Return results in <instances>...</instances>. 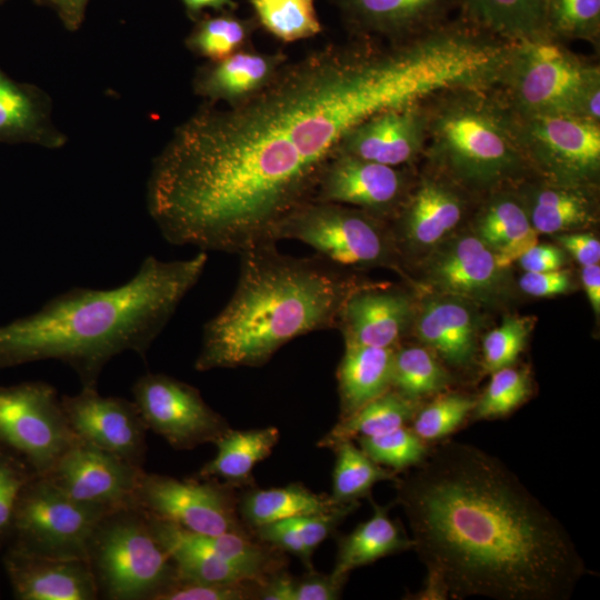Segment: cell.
Segmentation results:
<instances>
[{
  "mask_svg": "<svg viewBox=\"0 0 600 600\" xmlns=\"http://www.w3.org/2000/svg\"><path fill=\"white\" fill-rule=\"evenodd\" d=\"M162 546L173 559L178 579L180 580L202 583H224L247 579L258 580L246 569L216 556L179 544L169 543Z\"/></svg>",
  "mask_w": 600,
  "mask_h": 600,
  "instance_id": "cell-43",
  "label": "cell"
},
{
  "mask_svg": "<svg viewBox=\"0 0 600 600\" xmlns=\"http://www.w3.org/2000/svg\"><path fill=\"white\" fill-rule=\"evenodd\" d=\"M471 301L436 293L417 307L412 330L431 351L454 368H468L477 352L478 313Z\"/></svg>",
  "mask_w": 600,
  "mask_h": 600,
  "instance_id": "cell-23",
  "label": "cell"
},
{
  "mask_svg": "<svg viewBox=\"0 0 600 600\" xmlns=\"http://www.w3.org/2000/svg\"><path fill=\"white\" fill-rule=\"evenodd\" d=\"M208 261L144 258L137 273L112 289L72 288L40 310L0 327V367L59 360L82 388H97L104 366L126 351L146 358Z\"/></svg>",
  "mask_w": 600,
  "mask_h": 600,
  "instance_id": "cell-3",
  "label": "cell"
},
{
  "mask_svg": "<svg viewBox=\"0 0 600 600\" xmlns=\"http://www.w3.org/2000/svg\"><path fill=\"white\" fill-rule=\"evenodd\" d=\"M359 506V501L338 504L326 512L296 517L286 521L297 530L307 550L312 554L316 548L329 538Z\"/></svg>",
  "mask_w": 600,
  "mask_h": 600,
  "instance_id": "cell-47",
  "label": "cell"
},
{
  "mask_svg": "<svg viewBox=\"0 0 600 600\" xmlns=\"http://www.w3.org/2000/svg\"><path fill=\"white\" fill-rule=\"evenodd\" d=\"M111 510L77 501L36 474L19 497L10 547L53 558L87 559L91 533Z\"/></svg>",
  "mask_w": 600,
  "mask_h": 600,
  "instance_id": "cell-9",
  "label": "cell"
},
{
  "mask_svg": "<svg viewBox=\"0 0 600 600\" xmlns=\"http://www.w3.org/2000/svg\"><path fill=\"white\" fill-rule=\"evenodd\" d=\"M259 28L283 43L322 32L314 0H248Z\"/></svg>",
  "mask_w": 600,
  "mask_h": 600,
  "instance_id": "cell-38",
  "label": "cell"
},
{
  "mask_svg": "<svg viewBox=\"0 0 600 600\" xmlns=\"http://www.w3.org/2000/svg\"><path fill=\"white\" fill-rule=\"evenodd\" d=\"M508 269L471 232L446 238L428 252L422 273L436 293L491 303L507 294Z\"/></svg>",
  "mask_w": 600,
  "mask_h": 600,
  "instance_id": "cell-16",
  "label": "cell"
},
{
  "mask_svg": "<svg viewBox=\"0 0 600 600\" xmlns=\"http://www.w3.org/2000/svg\"><path fill=\"white\" fill-rule=\"evenodd\" d=\"M393 480L427 572L449 598L568 600L588 569L561 522L498 458L444 441Z\"/></svg>",
  "mask_w": 600,
  "mask_h": 600,
  "instance_id": "cell-2",
  "label": "cell"
},
{
  "mask_svg": "<svg viewBox=\"0 0 600 600\" xmlns=\"http://www.w3.org/2000/svg\"><path fill=\"white\" fill-rule=\"evenodd\" d=\"M519 287L530 296L550 297L568 292L572 287V279L569 271L561 269L526 272L519 279Z\"/></svg>",
  "mask_w": 600,
  "mask_h": 600,
  "instance_id": "cell-50",
  "label": "cell"
},
{
  "mask_svg": "<svg viewBox=\"0 0 600 600\" xmlns=\"http://www.w3.org/2000/svg\"><path fill=\"white\" fill-rule=\"evenodd\" d=\"M260 541L280 551L289 552L299 558L307 569H313L311 553L307 550L297 530L286 520L266 523L251 530Z\"/></svg>",
  "mask_w": 600,
  "mask_h": 600,
  "instance_id": "cell-49",
  "label": "cell"
},
{
  "mask_svg": "<svg viewBox=\"0 0 600 600\" xmlns=\"http://www.w3.org/2000/svg\"><path fill=\"white\" fill-rule=\"evenodd\" d=\"M87 560L103 599L156 600L178 579L173 559L138 506L113 509L99 520Z\"/></svg>",
  "mask_w": 600,
  "mask_h": 600,
  "instance_id": "cell-7",
  "label": "cell"
},
{
  "mask_svg": "<svg viewBox=\"0 0 600 600\" xmlns=\"http://www.w3.org/2000/svg\"><path fill=\"white\" fill-rule=\"evenodd\" d=\"M287 239L303 242L317 254L353 271L400 266L390 222L346 204L309 201L300 206L270 234L276 242Z\"/></svg>",
  "mask_w": 600,
  "mask_h": 600,
  "instance_id": "cell-8",
  "label": "cell"
},
{
  "mask_svg": "<svg viewBox=\"0 0 600 600\" xmlns=\"http://www.w3.org/2000/svg\"><path fill=\"white\" fill-rule=\"evenodd\" d=\"M373 513L352 532L341 536L337 543L336 563L331 574L348 578L350 571L383 557L413 549L398 520L388 514V507L372 501Z\"/></svg>",
  "mask_w": 600,
  "mask_h": 600,
  "instance_id": "cell-30",
  "label": "cell"
},
{
  "mask_svg": "<svg viewBox=\"0 0 600 600\" xmlns=\"http://www.w3.org/2000/svg\"><path fill=\"white\" fill-rule=\"evenodd\" d=\"M426 166L480 198L532 174L511 116L493 88H459L423 101Z\"/></svg>",
  "mask_w": 600,
  "mask_h": 600,
  "instance_id": "cell-5",
  "label": "cell"
},
{
  "mask_svg": "<svg viewBox=\"0 0 600 600\" xmlns=\"http://www.w3.org/2000/svg\"><path fill=\"white\" fill-rule=\"evenodd\" d=\"M532 323L528 318L508 316L502 323L491 330L483 339V367L487 372H494L512 366L531 332Z\"/></svg>",
  "mask_w": 600,
  "mask_h": 600,
  "instance_id": "cell-44",
  "label": "cell"
},
{
  "mask_svg": "<svg viewBox=\"0 0 600 600\" xmlns=\"http://www.w3.org/2000/svg\"><path fill=\"white\" fill-rule=\"evenodd\" d=\"M133 402L148 429L177 450L214 443L228 422L193 386L162 373H147L132 386Z\"/></svg>",
  "mask_w": 600,
  "mask_h": 600,
  "instance_id": "cell-13",
  "label": "cell"
},
{
  "mask_svg": "<svg viewBox=\"0 0 600 600\" xmlns=\"http://www.w3.org/2000/svg\"><path fill=\"white\" fill-rule=\"evenodd\" d=\"M512 188L538 233L573 232L597 221L598 187L560 184L531 174Z\"/></svg>",
  "mask_w": 600,
  "mask_h": 600,
  "instance_id": "cell-25",
  "label": "cell"
},
{
  "mask_svg": "<svg viewBox=\"0 0 600 600\" xmlns=\"http://www.w3.org/2000/svg\"><path fill=\"white\" fill-rule=\"evenodd\" d=\"M0 544H1V542H0Z\"/></svg>",
  "mask_w": 600,
  "mask_h": 600,
  "instance_id": "cell-58",
  "label": "cell"
},
{
  "mask_svg": "<svg viewBox=\"0 0 600 600\" xmlns=\"http://www.w3.org/2000/svg\"><path fill=\"white\" fill-rule=\"evenodd\" d=\"M351 38L400 42L450 20L458 0H330Z\"/></svg>",
  "mask_w": 600,
  "mask_h": 600,
  "instance_id": "cell-21",
  "label": "cell"
},
{
  "mask_svg": "<svg viewBox=\"0 0 600 600\" xmlns=\"http://www.w3.org/2000/svg\"><path fill=\"white\" fill-rule=\"evenodd\" d=\"M398 101L376 41L351 38L287 62L251 98L203 102L153 159L147 209L174 246L238 254L312 200L342 138Z\"/></svg>",
  "mask_w": 600,
  "mask_h": 600,
  "instance_id": "cell-1",
  "label": "cell"
},
{
  "mask_svg": "<svg viewBox=\"0 0 600 600\" xmlns=\"http://www.w3.org/2000/svg\"><path fill=\"white\" fill-rule=\"evenodd\" d=\"M493 90L517 114L600 123L599 64L551 37L512 42Z\"/></svg>",
  "mask_w": 600,
  "mask_h": 600,
  "instance_id": "cell-6",
  "label": "cell"
},
{
  "mask_svg": "<svg viewBox=\"0 0 600 600\" xmlns=\"http://www.w3.org/2000/svg\"><path fill=\"white\" fill-rule=\"evenodd\" d=\"M238 256L236 289L203 326L197 371L261 367L289 341L337 328L344 301L366 282L317 253H281L274 241L258 242Z\"/></svg>",
  "mask_w": 600,
  "mask_h": 600,
  "instance_id": "cell-4",
  "label": "cell"
},
{
  "mask_svg": "<svg viewBox=\"0 0 600 600\" xmlns=\"http://www.w3.org/2000/svg\"><path fill=\"white\" fill-rule=\"evenodd\" d=\"M426 167L416 176L404 202L390 222L401 259L429 252L451 236L464 218L470 200L476 198Z\"/></svg>",
  "mask_w": 600,
  "mask_h": 600,
  "instance_id": "cell-14",
  "label": "cell"
},
{
  "mask_svg": "<svg viewBox=\"0 0 600 600\" xmlns=\"http://www.w3.org/2000/svg\"><path fill=\"white\" fill-rule=\"evenodd\" d=\"M356 440L370 459L397 472L418 464L429 451L427 443L409 426Z\"/></svg>",
  "mask_w": 600,
  "mask_h": 600,
  "instance_id": "cell-42",
  "label": "cell"
},
{
  "mask_svg": "<svg viewBox=\"0 0 600 600\" xmlns=\"http://www.w3.org/2000/svg\"><path fill=\"white\" fill-rule=\"evenodd\" d=\"M279 437V430L274 427L251 430L230 428L214 442L217 454L200 469L198 478L222 480L236 489L254 487L252 470L271 454Z\"/></svg>",
  "mask_w": 600,
  "mask_h": 600,
  "instance_id": "cell-31",
  "label": "cell"
},
{
  "mask_svg": "<svg viewBox=\"0 0 600 600\" xmlns=\"http://www.w3.org/2000/svg\"><path fill=\"white\" fill-rule=\"evenodd\" d=\"M258 28L253 17L241 18L234 11L204 13L193 21L183 43L192 54L218 61L249 48Z\"/></svg>",
  "mask_w": 600,
  "mask_h": 600,
  "instance_id": "cell-35",
  "label": "cell"
},
{
  "mask_svg": "<svg viewBox=\"0 0 600 600\" xmlns=\"http://www.w3.org/2000/svg\"><path fill=\"white\" fill-rule=\"evenodd\" d=\"M332 450L336 452V461L330 498L337 504L370 497L377 482L393 481L398 476L397 471L370 459L352 440L342 441Z\"/></svg>",
  "mask_w": 600,
  "mask_h": 600,
  "instance_id": "cell-36",
  "label": "cell"
},
{
  "mask_svg": "<svg viewBox=\"0 0 600 600\" xmlns=\"http://www.w3.org/2000/svg\"><path fill=\"white\" fill-rule=\"evenodd\" d=\"M451 383V376L431 350L423 347H397L393 356L391 388L422 401L438 396Z\"/></svg>",
  "mask_w": 600,
  "mask_h": 600,
  "instance_id": "cell-37",
  "label": "cell"
},
{
  "mask_svg": "<svg viewBox=\"0 0 600 600\" xmlns=\"http://www.w3.org/2000/svg\"><path fill=\"white\" fill-rule=\"evenodd\" d=\"M34 4L54 11L66 30L78 31L87 14L90 0H32Z\"/></svg>",
  "mask_w": 600,
  "mask_h": 600,
  "instance_id": "cell-53",
  "label": "cell"
},
{
  "mask_svg": "<svg viewBox=\"0 0 600 600\" xmlns=\"http://www.w3.org/2000/svg\"><path fill=\"white\" fill-rule=\"evenodd\" d=\"M61 402L77 437L142 468L147 454L146 427L133 401L100 396L97 388H82Z\"/></svg>",
  "mask_w": 600,
  "mask_h": 600,
  "instance_id": "cell-18",
  "label": "cell"
},
{
  "mask_svg": "<svg viewBox=\"0 0 600 600\" xmlns=\"http://www.w3.org/2000/svg\"><path fill=\"white\" fill-rule=\"evenodd\" d=\"M266 582L247 579L224 583H202L177 579L156 600H250L259 599Z\"/></svg>",
  "mask_w": 600,
  "mask_h": 600,
  "instance_id": "cell-46",
  "label": "cell"
},
{
  "mask_svg": "<svg viewBox=\"0 0 600 600\" xmlns=\"http://www.w3.org/2000/svg\"><path fill=\"white\" fill-rule=\"evenodd\" d=\"M472 233L491 251L498 266L508 269L538 243V232L512 187L479 198Z\"/></svg>",
  "mask_w": 600,
  "mask_h": 600,
  "instance_id": "cell-28",
  "label": "cell"
},
{
  "mask_svg": "<svg viewBox=\"0 0 600 600\" xmlns=\"http://www.w3.org/2000/svg\"><path fill=\"white\" fill-rule=\"evenodd\" d=\"M236 488L214 479H177L143 472L136 506L147 514L201 534H252L238 512ZM253 536V534H252Z\"/></svg>",
  "mask_w": 600,
  "mask_h": 600,
  "instance_id": "cell-12",
  "label": "cell"
},
{
  "mask_svg": "<svg viewBox=\"0 0 600 600\" xmlns=\"http://www.w3.org/2000/svg\"><path fill=\"white\" fill-rule=\"evenodd\" d=\"M36 474L20 456L0 444V542L10 537L19 497Z\"/></svg>",
  "mask_w": 600,
  "mask_h": 600,
  "instance_id": "cell-45",
  "label": "cell"
},
{
  "mask_svg": "<svg viewBox=\"0 0 600 600\" xmlns=\"http://www.w3.org/2000/svg\"><path fill=\"white\" fill-rule=\"evenodd\" d=\"M509 112L516 141L532 174L560 184L598 187L599 122L574 116Z\"/></svg>",
  "mask_w": 600,
  "mask_h": 600,
  "instance_id": "cell-10",
  "label": "cell"
},
{
  "mask_svg": "<svg viewBox=\"0 0 600 600\" xmlns=\"http://www.w3.org/2000/svg\"><path fill=\"white\" fill-rule=\"evenodd\" d=\"M347 581L344 577L323 574L308 569L299 578H292L290 600H334L341 596Z\"/></svg>",
  "mask_w": 600,
  "mask_h": 600,
  "instance_id": "cell-48",
  "label": "cell"
},
{
  "mask_svg": "<svg viewBox=\"0 0 600 600\" xmlns=\"http://www.w3.org/2000/svg\"><path fill=\"white\" fill-rule=\"evenodd\" d=\"M421 404L422 401L410 399L391 388L351 416L340 419L318 446L332 449L346 440L383 434L408 426Z\"/></svg>",
  "mask_w": 600,
  "mask_h": 600,
  "instance_id": "cell-34",
  "label": "cell"
},
{
  "mask_svg": "<svg viewBox=\"0 0 600 600\" xmlns=\"http://www.w3.org/2000/svg\"><path fill=\"white\" fill-rule=\"evenodd\" d=\"M8 0H0V6L4 4Z\"/></svg>",
  "mask_w": 600,
  "mask_h": 600,
  "instance_id": "cell-57",
  "label": "cell"
},
{
  "mask_svg": "<svg viewBox=\"0 0 600 600\" xmlns=\"http://www.w3.org/2000/svg\"><path fill=\"white\" fill-rule=\"evenodd\" d=\"M462 17L509 42L548 38L544 0H458Z\"/></svg>",
  "mask_w": 600,
  "mask_h": 600,
  "instance_id": "cell-32",
  "label": "cell"
},
{
  "mask_svg": "<svg viewBox=\"0 0 600 600\" xmlns=\"http://www.w3.org/2000/svg\"><path fill=\"white\" fill-rule=\"evenodd\" d=\"M143 472V468L80 440L43 477L77 501L117 509L136 506Z\"/></svg>",
  "mask_w": 600,
  "mask_h": 600,
  "instance_id": "cell-17",
  "label": "cell"
},
{
  "mask_svg": "<svg viewBox=\"0 0 600 600\" xmlns=\"http://www.w3.org/2000/svg\"><path fill=\"white\" fill-rule=\"evenodd\" d=\"M416 310L406 290L366 281L344 301L337 328L344 346L396 348L412 329Z\"/></svg>",
  "mask_w": 600,
  "mask_h": 600,
  "instance_id": "cell-19",
  "label": "cell"
},
{
  "mask_svg": "<svg viewBox=\"0 0 600 600\" xmlns=\"http://www.w3.org/2000/svg\"><path fill=\"white\" fill-rule=\"evenodd\" d=\"M427 117L423 101L378 112L346 133L337 153L391 166L414 167L423 157Z\"/></svg>",
  "mask_w": 600,
  "mask_h": 600,
  "instance_id": "cell-20",
  "label": "cell"
},
{
  "mask_svg": "<svg viewBox=\"0 0 600 600\" xmlns=\"http://www.w3.org/2000/svg\"><path fill=\"white\" fill-rule=\"evenodd\" d=\"M581 281L588 300L594 311L600 312V266L599 263L582 266Z\"/></svg>",
  "mask_w": 600,
  "mask_h": 600,
  "instance_id": "cell-55",
  "label": "cell"
},
{
  "mask_svg": "<svg viewBox=\"0 0 600 600\" xmlns=\"http://www.w3.org/2000/svg\"><path fill=\"white\" fill-rule=\"evenodd\" d=\"M477 399L462 393H444L418 409L412 431L426 443L439 441L456 431L472 412Z\"/></svg>",
  "mask_w": 600,
  "mask_h": 600,
  "instance_id": "cell-40",
  "label": "cell"
},
{
  "mask_svg": "<svg viewBox=\"0 0 600 600\" xmlns=\"http://www.w3.org/2000/svg\"><path fill=\"white\" fill-rule=\"evenodd\" d=\"M526 272H546L561 269L566 261L564 251L552 244H534L519 259Z\"/></svg>",
  "mask_w": 600,
  "mask_h": 600,
  "instance_id": "cell-52",
  "label": "cell"
},
{
  "mask_svg": "<svg viewBox=\"0 0 600 600\" xmlns=\"http://www.w3.org/2000/svg\"><path fill=\"white\" fill-rule=\"evenodd\" d=\"M337 506L330 496L317 494L301 483H291L270 489L249 488L239 498L238 512L251 531L266 523L321 513Z\"/></svg>",
  "mask_w": 600,
  "mask_h": 600,
  "instance_id": "cell-33",
  "label": "cell"
},
{
  "mask_svg": "<svg viewBox=\"0 0 600 600\" xmlns=\"http://www.w3.org/2000/svg\"><path fill=\"white\" fill-rule=\"evenodd\" d=\"M0 142L60 149L68 137L54 124L52 100L33 83L19 82L0 68Z\"/></svg>",
  "mask_w": 600,
  "mask_h": 600,
  "instance_id": "cell-26",
  "label": "cell"
},
{
  "mask_svg": "<svg viewBox=\"0 0 600 600\" xmlns=\"http://www.w3.org/2000/svg\"><path fill=\"white\" fill-rule=\"evenodd\" d=\"M4 566L20 600H96L97 584L87 559L53 558L10 547Z\"/></svg>",
  "mask_w": 600,
  "mask_h": 600,
  "instance_id": "cell-22",
  "label": "cell"
},
{
  "mask_svg": "<svg viewBox=\"0 0 600 600\" xmlns=\"http://www.w3.org/2000/svg\"><path fill=\"white\" fill-rule=\"evenodd\" d=\"M408 598L418 600H442L448 599L449 594L440 578L433 573L427 572L423 588L417 593L410 594Z\"/></svg>",
  "mask_w": 600,
  "mask_h": 600,
  "instance_id": "cell-56",
  "label": "cell"
},
{
  "mask_svg": "<svg viewBox=\"0 0 600 600\" xmlns=\"http://www.w3.org/2000/svg\"><path fill=\"white\" fill-rule=\"evenodd\" d=\"M80 439L54 387L43 381L0 387V444L46 476Z\"/></svg>",
  "mask_w": 600,
  "mask_h": 600,
  "instance_id": "cell-11",
  "label": "cell"
},
{
  "mask_svg": "<svg viewBox=\"0 0 600 600\" xmlns=\"http://www.w3.org/2000/svg\"><path fill=\"white\" fill-rule=\"evenodd\" d=\"M147 517L152 532L161 544L184 546L216 556L246 569L256 579L263 582L284 570L286 558L282 556V551L258 540L252 534L194 533L152 516L147 514Z\"/></svg>",
  "mask_w": 600,
  "mask_h": 600,
  "instance_id": "cell-27",
  "label": "cell"
},
{
  "mask_svg": "<svg viewBox=\"0 0 600 600\" xmlns=\"http://www.w3.org/2000/svg\"><path fill=\"white\" fill-rule=\"evenodd\" d=\"M288 61L283 51L268 53L249 47L199 66L191 81L192 91L203 102L234 106L266 88Z\"/></svg>",
  "mask_w": 600,
  "mask_h": 600,
  "instance_id": "cell-24",
  "label": "cell"
},
{
  "mask_svg": "<svg viewBox=\"0 0 600 600\" xmlns=\"http://www.w3.org/2000/svg\"><path fill=\"white\" fill-rule=\"evenodd\" d=\"M556 240L582 266L596 264L600 260V242L589 232H564Z\"/></svg>",
  "mask_w": 600,
  "mask_h": 600,
  "instance_id": "cell-51",
  "label": "cell"
},
{
  "mask_svg": "<svg viewBox=\"0 0 600 600\" xmlns=\"http://www.w3.org/2000/svg\"><path fill=\"white\" fill-rule=\"evenodd\" d=\"M396 348L344 346L336 373L340 399L339 420L391 389Z\"/></svg>",
  "mask_w": 600,
  "mask_h": 600,
  "instance_id": "cell-29",
  "label": "cell"
},
{
  "mask_svg": "<svg viewBox=\"0 0 600 600\" xmlns=\"http://www.w3.org/2000/svg\"><path fill=\"white\" fill-rule=\"evenodd\" d=\"M416 176L413 167H391L337 153L326 167L311 201L354 207L391 222Z\"/></svg>",
  "mask_w": 600,
  "mask_h": 600,
  "instance_id": "cell-15",
  "label": "cell"
},
{
  "mask_svg": "<svg viewBox=\"0 0 600 600\" xmlns=\"http://www.w3.org/2000/svg\"><path fill=\"white\" fill-rule=\"evenodd\" d=\"M531 393V379L526 369L512 366L492 372L491 380L476 401L474 419H494L507 416L521 406Z\"/></svg>",
  "mask_w": 600,
  "mask_h": 600,
  "instance_id": "cell-41",
  "label": "cell"
},
{
  "mask_svg": "<svg viewBox=\"0 0 600 600\" xmlns=\"http://www.w3.org/2000/svg\"><path fill=\"white\" fill-rule=\"evenodd\" d=\"M548 34L562 42L600 40V0H544Z\"/></svg>",
  "mask_w": 600,
  "mask_h": 600,
  "instance_id": "cell-39",
  "label": "cell"
},
{
  "mask_svg": "<svg viewBox=\"0 0 600 600\" xmlns=\"http://www.w3.org/2000/svg\"><path fill=\"white\" fill-rule=\"evenodd\" d=\"M187 17L193 22L208 10L214 12L236 11L238 3L234 0H180Z\"/></svg>",
  "mask_w": 600,
  "mask_h": 600,
  "instance_id": "cell-54",
  "label": "cell"
}]
</instances>
